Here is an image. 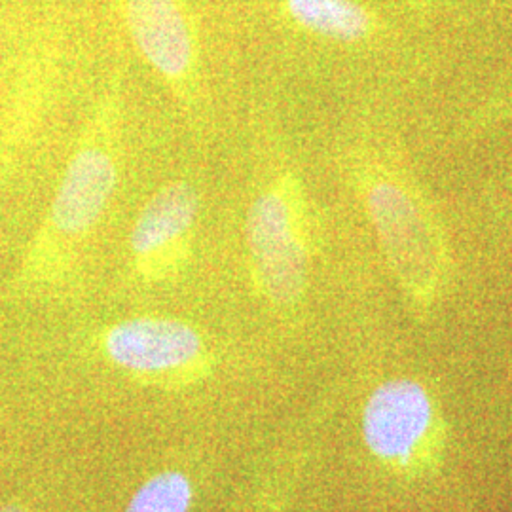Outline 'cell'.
<instances>
[{
	"label": "cell",
	"mask_w": 512,
	"mask_h": 512,
	"mask_svg": "<svg viewBox=\"0 0 512 512\" xmlns=\"http://www.w3.org/2000/svg\"><path fill=\"white\" fill-rule=\"evenodd\" d=\"M192 505V484L179 471H164L148 478L133 494L126 512H188Z\"/></svg>",
	"instance_id": "9"
},
{
	"label": "cell",
	"mask_w": 512,
	"mask_h": 512,
	"mask_svg": "<svg viewBox=\"0 0 512 512\" xmlns=\"http://www.w3.org/2000/svg\"><path fill=\"white\" fill-rule=\"evenodd\" d=\"M200 198L194 186L171 183L141 209L129 234L133 262L145 275H162L183 256L194 234Z\"/></svg>",
	"instance_id": "5"
},
{
	"label": "cell",
	"mask_w": 512,
	"mask_h": 512,
	"mask_svg": "<svg viewBox=\"0 0 512 512\" xmlns=\"http://www.w3.org/2000/svg\"><path fill=\"white\" fill-rule=\"evenodd\" d=\"M245 239L264 294L279 306L296 304L308 283L310 228L293 175L277 177L256 196L247 211Z\"/></svg>",
	"instance_id": "2"
},
{
	"label": "cell",
	"mask_w": 512,
	"mask_h": 512,
	"mask_svg": "<svg viewBox=\"0 0 512 512\" xmlns=\"http://www.w3.org/2000/svg\"><path fill=\"white\" fill-rule=\"evenodd\" d=\"M359 186L393 274L418 308H429L448 270L446 239L433 209L404 175L382 165L363 171Z\"/></svg>",
	"instance_id": "1"
},
{
	"label": "cell",
	"mask_w": 512,
	"mask_h": 512,
	"mask_svg": "<svg viewBox=\"0 0 512 512\" xmlns=\"http://www.w3.org/2000/svg\"><path fill=\"white\" fill-rule=\"evenodd\" d=\"M512 116V90L505 93L499 101L492 103L488 109L484 110L482 114L476 116V129L488 128L492 124H497L499 120Z\"/></svg>",
	"instance_id": "10"
},
{
	"label": "cell",
	"mask_w": 512,
	"mask_h": 512,
	"mask_svg": "<svg viewBox=\"0 0 512 512\" xmlns=\"http://www.w3.org/2000/svg\"><path fill=\"white\" fill-rule=\"evenodd\" d=\"M110 361L135 374H169L198 363L203 338L169 317H133L110 327L103 340Z\"/></svg>",
	"instance_id": "4"
},
{
	"label": "cell",
	"mask_w": 512,
	"mask_h": 512,
	"mask_svg": "<svg viewBox=\"0 0 512 512\" xmlns=\"http://www.w3.org/2000/svg\"><path fill=\"white\" fill-rule=\"evenodd\" d=\"M0 512H27L21 505H16V503H8V505H2L0 507Z\"/></svg>",
	"instance_id": "12"
},
{
	"label": "cell",
	"mask_w": 512,
	"mask_h": 512,
	"mask_svg": "<svg viewBox=\"0 0 512 512\" xmlns=\"http://www.w3.org/2000/svg\"><path fill=\"white\" fill-rule=\"evenodd\" d=\"M129 35L148 65L177 92L192 84L196 44L181 0H126Z\"/></svg>",
	"instance_id": "6"
},
{
	"label": "cell",
	"mask_w": 512,
	"mask_h": 512,
	"mask_svg": "<svg viewBox=\"0 0 512 512\" xmlns=\"http://www.w3.org/2000/svg\"><path fill=\"white\" fill-rule=\"evenodd\" d=\"M294 23L317 37L336 42L365 40L374 29V18L357 0H283Z\"/></svg>",
	"instance_id": "8"
},
{
	"label": "cell",
	"mask_w": 512,
	"mask_h": 512,
	"mask_svg": "<svg viewBox=\"0 0 512 512\" xmlns=\"http://www.w3.org/2000/svg\"><path fill=\"white\" fill-rule=\"evenodd\" d=\"M406 2L410 8H414V10H420V12H425V10H429L431 8V4H433V0H403Z\"/></svg>",
	"instance_id": "11"
},
{
	"label": "cell",
	"mask_w": 512,
	"mask_h": 512,
	"mask_svg": "<svg viewBox=\"0 0 512 512\" xmlns=\"http://www.w3.org/2000/svg\"><path fill=\"white\" fill-rule=\"evenodd\" d=\"M110 114L97 116L95 128L86 133L84 143L76 148L57 186L50 226L61 239L78 241L90 236L116 192L118 160L105 131Z\"/></svg>",
	"instance_id": "3"
},
{
	"label": "cell",
	"mask_w": 512,
	"mask_h": 512,
	"mask_svg": "<svg viewBox=\"0 0 512 512\" xmlns=\"http://www.w3.org/2000/svg\"><path fill=\"white\" fill-rule=\"evenodd\" d=\"M431 423L427 391L412 380H391L368 399L363 435L378 458L404 459L423 439Z\"/></svg>",
	"instance_id": "7"
}]
</instances>
